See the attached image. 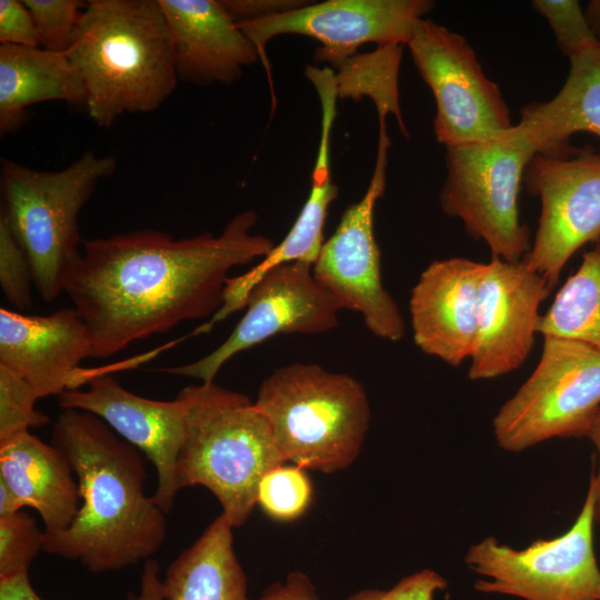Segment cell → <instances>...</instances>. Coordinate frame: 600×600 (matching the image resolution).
Segmentation results:
<instances>
[{"label": "cell", "instance_id": "obj_1", "mask_svg": "<svg viewBox=\"0 0 600 600\" xmlns=\"http://www.w3.org/2000/svg\"><path fill=\"white\" fill-rule=\"evenodd\" d=\"M254 210L234 216L219 236L174 239L153 229L83 240L63 292L83 320L91 358L217 313L231 269L263 258L273 241L252 233Z\"/></svg>", "mask_w": 600, "mask_h": 600}, {"label": "cell", "instance_id": "obj_2", "mask_svg": "<svg viewBox=\"0 0 600 600\" xmlns=\"http://www.w3.org/2000/svg\"><path fill=\"white\" fill-rule=\"evenodd\" d=\"M51 443L77 477L80 508L72 524L46 533L43 551L93 573L150 560L167 537V513L144 493L141 454L97 416L63 410Z\"/></svg>", "mask_w": 600, "mask_h": 600}, {"label": "cell", "instance_id": "obj_3", "mask_svg": "<svg viewBox=\"0 0 600 600\" xmlns=\"http://www.w3.org/2000/svg\"><path fill=\"white\" fill-rule=\"evenodd\" d=\"M68 57L99 127L120 116L158 109L178 82L167 19L158 0H90Z\"/></svg>", "mask_w": 600, "mask_h": 600}, {"label": "cell", "instance_id": "obj_4", "mask_svg": "<svg viewBox=\"0 0 600 600\" xmlns=\"http://www.w3.org/2000/svg\"><path fill=\"white\" fill-rule=\"evenodd\" d=\"M184 437L178 454V490L202 486L232 528L257 504L261 478L286 463L264 414L247 396L212 382L183 388Z\"/></svg>", "mask_w": 600, "mask_h": 600}, {"label": "cell", "instance_id": "obj_5", "mask_svg": "<svg viewBox=\"0 0 600 600\" xmlns=\"http://www.w3.org/2000/svg\"><path fill=\"white\" fill-rule=\"evenodd\" d=\"M254 404L286 462L324 473L353 463L371 420L361 382L312 362L274 370L262 381Z\"/></svg>", "mask_w": 600, "mask_h": 600}, {"label": "cell", "instance_id": "obj_6", "mask_svg": "<svg viewBox=\"0 0 600 600\" xmlns=\"http://www.w3.org/2000/svg\"><path fill=\"white\" fill-rule=\"evenodd\" d=\"M116 167L113 157L92 151L59 171H39L1 158V212L29 258L43 301L53 302L63 292L83 241L79 213Z\"/></svg>", "mask_w": 600, "mask_h": 600}, {"label": "cell", "instance_id": "obj_7", "mask_svg": "<svg viewBox=\"0 0 600 600\" xmlns=\"http://www.w3.org/2000/svg\"><path fill=\"white\" fill-rule=\"evenodd\" d=\"M536 153L539 146L521 122L489 139L447 148L441 209L483 241L491 258L518 262L531 249L518 200L524 168Z\"/></svg>", "mask_w": 600, "mask_h": 600}, {"label": "cell", "instance_id": "obj_8", "mask_svg": "<svg viewBox=\"0 0 600 600\" xmlns=\"http://www.w3.org/2000/svg\"><path fill=\"white\" fill-rule=\"evenodd\" d=\"M600 409V350L543 336L540 360L492 420L497 444L521 452L554 438L586 437Z\"/></svg>", "mask_w": 600, "mask_h": 600}, {"label": "cell", "instance_id": "obj_9", "mask_svg": "<svg viewBox=\"0 0 600 600\" xmlns=\"http://www.w3.org/2000/svg\"><path fill=\"white\" fill-rule=\"evenodd\" d=\"M594 494L589 486L573 524L523 549L487 537L470 546L464 562L483 577L474 589L523 600H600V568L593 548Z\"/></svg>", "mask_w": 600, "mask_h": 600}, {"label": "cell", "instance_id": "obj_10", "mask_svg": "<svg viewBox=\"0 0 600 600\" xmlns=\"http://www.w3.org/2000/svg\"><path fill=\"white\" fill-rule=\"evenodd\" d=\"M379 116V142L371 180L363 197L343 212L337 229L324 240L312 266L316 280L341 309L359 312L378 338L399 341L406 332L398 304L381 278V253L374 237L373 214L386 189L390 139L386 117Z\"/></svg>", "mask_w": 600, "mask_h": 600}, {"label": "cell", "instance_id": "obj_11", "mask_svg": "<svg viewBox=\"0 0 600 600\" xmlns=\"http://www.w3.org/2000/svg\"><path fill=\"white\" fill-rule=\"evenodd\" d=\"M436 101L433 131L447 148L494 137L513 127L496 82L466 38L421 19L407 44Z\"/></svg>", "mask_w": 600, "mask_h": 600}, {"label": "cell", "instance_id": "obj_12", "mask_svg": "<svg viewBox=\"0 0 600 600\" xmlns=\"http://www.w3.org/2000/svg\"><path fill=\"white\" fill-rule=\"evenodd\" d=\"M522 183L541 203L534 239L522 260L553 289L573 253L600 239V151L584 148L566 157L536 153L524 168Z\"/></svg>", "mask_w": 600, "mask_h": 600}, {"label": "cell", "instance_id": "obj_13", "mask_svg": "<svg viewBox=\"0 0 600 600\" xmlns=\"http://www.w3.org/2000/svg\"><path fill=\"white\" fill-rule=\"evenodd\" d=\"M434 7L430 0H327L239 23L267 64L264 48L280 34H300L321 43L317 62L341 67L364 43L407 46L417 23Z\"/></svg>", "mask_w": 600, "mask_h": 600}, {"label": "cell", "instance_id": "obj_14", "mask_svg": "<svg viewBox=\"0 0 600 600\" xmlns=\"http://www.w3.org/2000/svg\"><path fill=\"white\" fill-rule=\"evenodd\" d=\"M247 311L230 336L203 358L162 371L212 382L239 352L278 334H319L339 326L336 299L316 280L312 264L289 262L267 271L251 288Z\"/></svg>", "mask_w": 600, "mask_h": 600}, {"label": "cell", "instance_id": "obj_15", "mask_svg": "<svg viewBox=\"0 0 600 600\" xmlns=\"http://www.w3.org/2000/svg\"><path fill=\"white\" fill-rule=\"evenodd\" d=\"M551 290L547 280L523 260L491 258L484 262L470 380L494 379L524 363L538 333L539 307Z\"/></svg>", "mask_w": 600, "mask_h": 600}, {"label": "cell", "instance_id": "obj_16", "mask_svg": "<svg viewBox=\"0 0 600 600\" xmlns=\"http://www.w3.org/2000/svg\"><path fill=\"white\" fill-rule=\"evenodd\" d=\"M86 390L58 396L59 407L92 413L142 451L157 471L153 501L168 514L178 493L176 468L184 437V404L179 397L159 401L134 394L111 376L89 374ZM84 383V380H83Z\"/></svg>", "mask_w": 600, "mask_h": 600}, {"label": "cell", "instance_id": "obj_17", "mask_svg": "<svg viewBox=\"0 0 600 600\" xmlns=\"http://www.w3.org/2000/svg\"><path fill=\"white\" fill-rule=\"evenodd\" d=\"M484 262L467 258L432 261L411 290L414 344L458 367L470 359L477 337L478 291Z\"/></svg>", "mask_w": 600, "mask_h": 600}, {"label": "cell", "instance_id": "obj_18", "mask_svg": "<svg viewBox=\"0 0 600 600\" xmlns=\"http://www.w3.org/2000/svg\"><path fill=\"white\" fill-rule=\"evenodd\" d=\"M90 352L88 329L74 308L48 316L0 309V366L22 377L39 399L74 389Z\"/></svg>", "mask_w": 600, "mask_h": 600}, {"label": "cell", "instance_id": "obj_19", "mask_svg": "<svg viewBox=\"0 0 600 600\" xmlns=\"http://www.w3.org/2000/svg\"><path fill=\"white\" fill-rule=\"evenodd\" d=\"M178 77L199 86L231 83L260 56L221 0H158Z\"/></svg>", "mask_w": 600, "mask_h": 600}, {"label": "cell", "instance_id": "obj_20", "mask_svg": "<svg viewBox=\"0 0 600 600\" xmlns=\"http://www.w3.org/2000/svg\"><path fill=\"white\" fill-rule=\"evenodd\" d=\"M0 479L20 501L34 509L46 533L67 530L79 508L80 494L66 456L30 431L0 444Z\"/></svg>", "mask_w": 600, "mask_h": 600}, {"label": "cell", "instance_id": "obj_21", "mask_svg": "<svg viewBox=\"0 0 600 600\" xmlns=\"http://www.w3.org/2000/svg\"><path fill=\"white\" fill-rule=\"evenodd\" d=\"M570 70L559 92L549 101L522 108L520 122L539 146V153L566 157L577 132L600 139V41L569 58Z\"/></svg>", "mask_w": 600, "mask_h": 600}, {"label": "cell", "instance_id": "obj_22", "mask_svg": "<svg viewBox=\"0 0 600 600\" xmlns=\"http://www.w3.org/2000/svg\"><path fill=\"white\" fill-rule=\"evenodd\" d=\"M51 100L86 104L83 80L67 52L1 44V136L22 126L29 106Z\"/></svg>", "mask_w": 600, "mask_h": 600}, {"label": "cell", "instance_id": "obj_23", "mask_svg": "<svg viewBox=\"0 0 600 600\" xmlns=\"http://www.w3.org/2000/svg\"><path fill=\"white\" fill-rule=\"evenodd\" d=\"M332 124L321 123L318 154L312 171L309 197L283 240L244 274L228 280L223 303L211 323L246 306L251 288L269 270L289 262L314 263L324 242L323 228L330 203L338 196L330 170V137Z\"/></svg>", "mask_w": 600, "mask_h": 600}, {"label": "cell", "instance_id": "obj_24", "mask_svg": "<svg viewBox=\"0 0 600 600\" xmlns=\"http://www.w3.org/2000/svg\"><path fill=\"white\" fill-rule=\"evenodd\" d=\"M232 529L221 513L170 563L161 582L163 600H249Z\"/></svg>", "mask_w": 600, "mask_h": 600}, {"label": "cell", "instance_id": "obj_25", "mask_svg": "<svg viewBox=\"0 0 600 600\" xmlns=\"http://www.w3.org/2000/svg\"><path fill=\"white\" fill-rule=\"evenodd\" d=\"M538 333L577 340L600 350V244L582 254L577 271L541 314Z\"/></svg>", "mask_w": 600, "mask_h": 600}, {"label": "cell", "instance_id": "obj_26", "mask_svg": "<svg viewBox=\"0 0 600 600\" xmlns=\"http://www.w3.org/2000/svg\"><path fill=\"white\" fill-rule=\"evenodd\" d=\"M312 500V486L299 466L280 464L260 480L257 503L277 521H292L306 513Z\"/></svg>", "mask_w": 600, "mask_h": 600}, {"label": "cell", "instance_id": "obj_27", "mask_svg": "<svg viewBox=\"0 0 600 600\" xmlns=\"http://www.w3.org/2000/svg\"><path fill=\"white\" fill-rule=\"evenodd\" d=\"M37 400L34 390L22 377L0 366V444L49 421L34 408Z\"/></svg>", "mask_w": 600, "mask_h": 600}, {"label": "cell", "instance_id": "obj_28", "mask_svg": "<svg viewBox=\"0 0 600 600\" xmlns=\"http://www.w3.org/2000/svg\"><path fill=\"white\" fill-rule=\"evenodd\" d=\"M44 531L24 511L0 518V580L10 579L28 570L43 550Z\"/></svg>", "mask_w": 600, "mask_h": 600}, {"label": "cell", "instance_id": "obj_29", "mask_svg": "<svg viewBox=\"0 0 600 600\" xmlns=\"http://www.w3.org/2000/svg\"><path fill=\"white\" fill-rule=\"evenodd\" d=\"M0 284L9 303L19 311L32 307L33 277L29 258L7 217L0 214Z\"/></svg>", "mask_w": 600, "mask_h": 600}, {"label": "cell", "instance_id": "obj_30", "mask_svg": "<svg viewBox=\"0 0 600 600\" xmlns=\"http://www.w3.org/2000/svg\"><path fill=\"white\" fill-rule=\"evenodd\" d=\"M531 7L548 21L559 50L568 58L599 41L579 1L533 0Z\"/></svg>", "mask_w": 600, "mask_h": 600}, {"label": "cell", "instance_id": "obj_31", "mask_svg": "<svg viewBox=\"0 0 600 600\" xmlns=\"http://www.w3.org/2000/svg\"><path fill=\"white\" fill-rule=\"evenodd\" d=\"M31 12L40 47L67 52L88 2L80 0H23Z\"/></svg>", "mask_w": 600, "mask_h": 600}, {"label": "cell", "instance_id": "obj_32", "mask_svg": "<svg viewBox=\"0 0 600 600\" xmlns=\"http://www.w3.org/2000/svg\"><path fill=\"white\" fill-rule=\"evenodd\" d=\"M447 588L446 579L431 569H422L402 578L388 590L364 589L348 600H434L436 593Z\"/></svg>", "mask_w": 600, "mask_h": 600}, {"label": "cell", "instance_id": "obj_33", "mask_svg": "<svg viewBox=\"0 0 600 600\" xmlns=\"http://www.w3.org/2000/svg\"><path fill=\"white\" fill-rule=\"evenodd\" d=\"M1 44L40 47L34 19L19 0H0Z\"/></svg>", "mask_w": 600, "mask_h": 600}, {"label": "cell", "instance_id": "obj_34", "mask_svg": "<svg viewBox=\"0 0 600 600\" xmlns=\"http://www.w3.org/2000/svg\"><path fill=\"white\" fill-rule=\"evenodd\" d=\"M221 2L237 24L284 13L307 3L293 0H221Z\"/></svg>", "mask_w": 600, "mask_h": 600}, {"label": "cell", "instance_id": "obj_35", "mask_svg": "<svg viewBox=\"0 0 600 600\" xmlns=\"http://www.w3.org/2000/svg\"><path fill=\"white\" fill-rule=\"evenodd\" d=\"M257 600H318V596L310 578L296 571L287 577L284 583L269 587Z\"/></svg>", "mask_w": 600, "mask_h": 600}, {"label": "cell", "instance_id": "obj_36", "mask_svg": "<svg viewBox=\"0 0 600 600\" xmlns=\"http://www.w3.org/2000/svg\"><path fill=\"white\" fill-rule=\"evenodd\" d=\"M0 600H42L32 588L29 574L0 580Z\"/></svg>", "mask_w": 600, "mask_h": 600}, {"label": "cell", "instance_id": "obj_37", "mask_svg": "<svg viewBox=\"0 0 600 600\" xmlns=\"http://www.w3.org/2000/svg\"><path fill=\"white\" fill-rule=\"evenodd\" d=\"M158 563L153 560L146 561L142 576L141 592L138 597H130V600H163L161 581L158 579Z\"/></svg>", "mask_w": 600, "mask_h": 600}, {"label": "cell", "instance_id": "obj_38", "mask_svg": "<svg viewBox=\"0 0 600 600\" xmlns=\"http://www.w3.org/2000/svg\"><path fill=\"white\" fill-rule=\"evenodd\" d=\"M593 443L599 456V468L596 476H592L590 480V487L594 494V518L596 522L600 524V409L597 412L587 436Z\"/></svg>", "mask_w": 600, "mask_h": 600}, {"label": "cell", "instance_id": "obj_39", "mask_svg": "<svg viewBox=\"0 0 600 600\" xmlns=\"http://www.w3.org/2000/svg\"><path fill=\"white\" fill-rule=\"evenodd\" d=\"M22 506L7 483L0 479V518L21 511Z\"/></svg>", "mask_w": 600, "mask_h": 600}, {"label": "cell", "instance_id": "obj_40", "mask_svg": "<svg viewBox=\"0 0 600 600\" xmlns=\"http://www.w3.org/2000/svg\"><path fill=\"white\" fill-rule=\"evenodd\" d=\"M584 13L594 36L600 41V0L589 1Z\"/></svg>", "mask_w": 600, "mask_h": 600}]
</instances>
